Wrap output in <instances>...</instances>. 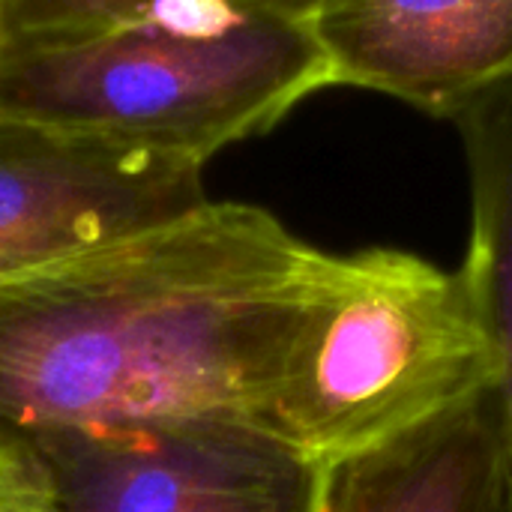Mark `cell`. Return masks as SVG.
<instances>
[{
    "label": "cell",
    "instance_id": "cell-1",
    "mask_svg": "<svg viewBox=\"0 0 512 512\" xmlns=\"http://www.w3.org/2000/svg\"><path fill=\"white\" fill-rule=\"evenodd\" d=\"M273 213L204 201L0 282V456L51 432L186 420L273 429L300 336L339 273Z\"/></svg>",
    "mask_w": 512,
    "mask_h": 512
},
{
    "label": "cell",
    "instance_id": "cell-2",
    "mask_svg": "<svg viewBox=\"0 0 512 512\" xmlns=\"http://www.w3.org/2000/svg\"><path fill=\"white\" fill-rule=\"evenodd\" d=\"M333 87L303 15L0 36V126L207 165Z\"/></svg>",
    "mask_w": 512,
    "mask_h": 512
},
{
    "label": "cell",
    "instance_id": "cell-3",
    "mask_svg": "<svg viewBox=\"0 0 512 512\" xmlns=\"http://www.w3.org/2000/svg\"><path fill=\"white\" fill-rule=\"evenodd\" d=\"M501 387V354L474 291L402 249L342 255L315 303L273 432L333 465Z\"/></svg>",
    "mask_w": 512,
    "mask_h": 512
},
{
    "label": "cell",
    "instance_id": "cell-4",
    "mask_svg": "<svg viewBox=\"0 0 512 512\" xmlns=\"http://www.w3.org/2000/svg\"><path fill=\"white\" fill-rule=\"evenodd\" d=\"M51 512H318L327 465L261 423L51 432L0 456Z\"/></svg>",
    "mask_w": 512,
    "mask_h": 512
},
{
    "label": "cell",
    "instance_id": "cell-5",
    "mask_svg": "<svg viewBox=\"0 0 512 512\" xmlns=\"http://www.w3.org/2000/svg\"><path fill=\"white\" fill-rule=\"evenodd\" d=\"M207 201L204 165L0 126V282Z\"/></svg>",
    "mask_w": 512,
    "mask_h": 512
},
{
    "label": "cell",
    "instance_id": "cell-6",
    "mask_svg": "<svg viewBox=\"0 0 512 512\" xmlns=\"http://www.w3.org/2000/svg\"><path fill=\"white\" fill-rule=\"evenodd\" d=\"M309 27L333 87H363L435 117L512 78V0H315Z\"/></svg>",
    "mask_w": 512,
    "mask_h": 512
},
{
    "label": "cell",
    "instance_id": "cell-7",
    "mask_svg": "<svg viewBox=\"0 0 512 512\" xmlns=\"http://www.w3.org/2000/svg\"><path fill=\"white\" fill-rule=\"evenodd\" d=\"M318 512H512V432L501 387L327 465Z\"/></svg>",
    "mask_w": 512,
    "mask_h": 512
},
{
    "label": "cell",
    "instance_id": "cell-8",
    "mask_svg": "<svg viewBox=\"0 0 512 512\" xmlns=\"http://www.w3.org/2000/svg\"><path fill=\"white\" fill-rule=\"evenodd\" d=\"M453 123L471 177V246L462 273L501 354L512 432V78L468 102Z\"/></svg>",
    "mask_w": 512,
    "mask_h": 512
},
{
    "label": "cell",
    "instance_id": "cell-9",
    "mask_svg": "<svg viewBox=\"0 0 512 512\" xmlns=\"http://www.w3.org/2000/svg\"><path fill=\"white\" fill-rule=\"evenodd\" d=\"M315 0H0V36H42L126 21H207L228 15H303Z\"/></svg>",
    "mask_w": 512,
    "mask_h": 512
},
{
    "label": "cell",
    "instance_id": "cell-10",
    "mask_svg": "<svg viewBox=\"0 0 512 512\" xmlns=\"http://www.w3.org/2000/svg\"><path fill=\"white\" fill-rule=\"evenodd\" d=\"M0 512H51L48 507H42L33 495H27L24 489L6 486L0 489Z\"/></svg>",
    "mask_w": 512,
    "mask_h": 512
},
{
    "label": "cell",
    "instance_id": "cell-11",
    "mask_svg": "<svg viewBox=\"0 0 512 512\" xmlns=\"http://www.w3.org/2000/svg\"><path fill=\"white\" fill-rule=\"evenodd\" d=\"M9 486V480H6V471H3V462H0V489H6Z\"/></svg>",
    "mask_w": 512,
    "mask_h": 512
}]
</instances>
